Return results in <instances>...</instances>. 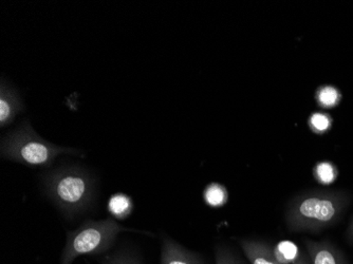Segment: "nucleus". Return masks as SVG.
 Masks as SVG:
<instances>
[{
    "label": "nucleus",
    "instance_id": "nucleus-1",
    "mask_svg": "<svg viewBox=\"0 0 353 264\" xmlns=\"http://www.w3.org/2000/svg\"><path fill=\"white\" fill-rule=\"evenodd\" d=\"M350 202L345 190H307L288 203L285 225L291 233H321L342 220Z\"/></svg>",
    "mask_w": 353,
    "mask_h": 264
},
{
    "label": "nucleus",
    "instance_id": "nucleus-2",
    "mask_svg": "<svg viewBox=\"0 0 353 264\" xmlns=\"http://www.w3.org/2000/svg\"><path fill=\"white\" fill-rule=\"evenodd\" d=\"M43 187L48 198L68 219L90 210L97 198V181L81 165H63L46 174Z\"/></svg>",
    "mask_w": 353,
    "mask_h": 264
},
{
    "label": "nucleus",
    "instance_id": "nucleus-3",
    "mask_svg": "<svg viewBox=\"0 0 353 264\" xmlns=\"http://www.w3.org/2000/svg\"><path fill=\"white\" fill-rule=\"evenodd\" d=\"M0 154L6 160L30 167H50L61 154L84 156V152L59 146L39 136L28 121L21 123L15 130L1 140Z\"/></svg>",
    "mask_w": 353,
    "mask_h": 264
},
{
    "label": "nucleus",
    "instance_id": "nucleus-4",
    "mask_svg": "<svg viewBox=\"0 0 353 264\" xmlns=\"http://www.w3.org/2000/svg\"><path fill=\"white\" fill-rule=\"evenodd\" d=\"M152 234L134 228L125 227L114 219L87 220L77 230L67 234L66 245L61 254V264H72L77 258L85 255H99L110 249L119 234Z\"/></svg>",
    "mask_w": 353,
    "mask_h": 264
},
{
    "label": "nucleus",
    "instance_id": "nucleus-5",
    "mask_svg": "<svg viewBox=\"0 0 353 264\" xmlns=\"http://www.w3.org/2000/svg\"><path fill=\"white\" fill-rule=\"evenodd\" d=\"M305 247L310 259V264H349L342 250L329 240L313 241L306 239Z\"/></svg>",
    "mask_w": 353,
    "mask_h": 264
},
{
    "label": "nucleus",
    "instance_id": "nucleus-6",
    "mask_svg": "<svg viewBox=\"0 0 353 264\" xmlns=\"http://www.w3.org/2000/svg\"><path fill=\"white\" fill-rule=\"evenodd\" d=\"M25 111L21 95L5 79L0 81V126L12 124L19 113Z\"/></svg>",
    "mask_w": 353,
    "mask_h": 264
},
{
    "label": "nucleus",
    "instance_id": "nucleus-7",
    "mask_svg": "<svg viewBox=\"0 0 353 264\" xmlns=\"http://www.w3.org/2000/svg\"><path fill=\"white\" fill-rule=\"evenodd\" d=\"M160 264H205L199 254L164 236L162 239Z\"/></svg>",
    "mask_w": 353,
    "mask_h": 264
},
{
    "label": "nucleus",
    "instance_id": "nucleus-8",
    "mask_svg": "<svg viewBox=\"0 0 353 264\" xmlns=\"http://www.w3.org/2000/svg\"><path fill=\"white\" fill-rule=\"evenodd\" d=\"M239 244L251 264H281L275 257L273 246L268 242L241 239L239 240Z\"/></svg>",
    "mask_w": 353,
    "mask_h": 264
},
{
    "label": "nucleus",
    "instance_id": "nucleus-9",
    "mask_svg": "<svg viewBox=\"0 0 353 264\" xmlns=\"http://www.w3.org/2000/svg\"><path fill=\"white\" fill-rule=\"evenodd\" d=\"M107 210L112 217L124 220L132 214L134 210V202L127 194H116L109 199Z\"/></svg>",
    "mask_w": 353,
    "mask_h": 264
},
{
    "label": "nucleus",
    "instance_id": "nucleus-10",
    "mask_svg": "<svg viewBox=\"0 0 353 264\" xmlns=\"http://www.w3.org/2000/svg\"><path fill=\"white\" fill-rule=\"evenodd\" d=\"M315 100L319 107L325 109L334 108L339 106L342 101V93L339 90L338 87L332 85H325L319 87L315 93Z\"/></svg>",
    "mask_w": 353,
    "mask_h": 264
},
{
    "label": "nucleus",
    "instance_id": "nucleus-11",
    "mask_svg": "<svg viewBox=\"0 0 353 264\" xmlns=\"http://www.w3.org/2000/svg\"><path fill=\"white\" fill-rule=\"evenodd\" d=\"M203 198L208 206L213 208L222 207L229 201V192L221 184L211 183L204 190Z\"/></svg>",
    "mask_w": 353,
    "mask_h": 264
},
{
    "label": "nucleus",
    "instance_id": "nucleus-12",
    "mask_svg": "<svg viewBox=\"0 0 353 264\" xmlns=\"http://www.w3.org/2000/svg\"><path fill=\"white\" fill-rule=\"evenodd\" d=\"M313 176L322 185H330L339 176L336 165L329 161L319 162L313 168Z\"/></svg>",
    "mask_w": 353,
    "mask_h": 264
},
{
    "label": "nucleus",
    "instance_id": "nucleus-13",
    "mask_svg": "<svg viewBox=\"0 0 353 264\" xmlns=\"http://www.w3.org/2000/svg\"><path fill=\"white\" fill-rule=\"evenodd\" d=\"M275 257L281 264H293L301 255L296 244L289 240L281 241L276 245L273 246Z\"/></svg>",
    "mask_w": 353,
    "mask_h": 264
},
{
    "label": "nucleus",
    "instance_id": "nucleus-14",
    "mask_svg": "<svg viewBox=\"0 0 353 264\" xmlns=\"http://www.w3.org/2000/svg\"><path fill=\"white\" fill-rule=\"evenodd\" d=\"M102 264H143L138 254L130 249H121L102 260Z\"/></svg>",
    "mask_w": 353,
    "mask_h": 264
},
{
    "label": "nucleus",
    "instance_id": "nucleus-15",
    "mask_svg": "<svg viewBox=\"0 0 353 264\" xmlns=\"http://www.w3.org/2000/svg\"><path fill=\"white\" fill-rule=\"evenodd\" d=\"M309 127L316 134H324L330 130L333 120L331 115L326 112H314L308 120Z\"/></svg>",
    "mask_w": 353,
    "mask_h": 264
},
{
    "label": "nucleus",
    "instance_id": "nucleus-16",
    "mask_svg": "<svg viewBox=\"0 0 353 264\" xmlns=\"http://www.w3.org/2000/svg\"><path fill=\"white\" fill-rule=\"evenodd\" d=\"M215 264H245L237 254L225 245H218L215 249Z\"/></svg>",
    "mask_w": 353,
    "mask_h": 264
},
{
    "label": "nucleus",
    "instance_id": "nucleus-17",
    "mask_svg": "<svg viewBox=\"0 0 353 264\" xmlns=\"http://www.w3.org/2000/svg\"><path fill=\"white\" fill-rule=\"evenodd\" d=\"M346 240L350 245L353 246V217L346 230Z\"/></svg>",
    "mask_w": 353,
    "mask_h": 264
},
{
    "label": "nucleus",
    "instance_id": "nucleus-18",
    "mask_svg": "<svg viewBox=\"0 0 353 264\" xmlns=\"http://www.w3.org/2000/svg\"><path fill=\"white\" fill-rule=\"evenodd\" d=\"M293 264H310V259H309V256L308 254H307V252H301V255H299L296 261Z\"/></svg>",
    "mask_w": 353,
    "mask_h": 264
}]
</instances>
